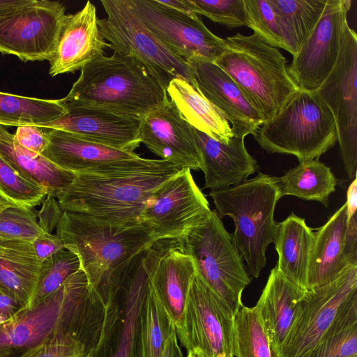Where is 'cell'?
<instances>
[{"mask_svg": "<svg viewBox=\"0 0 357 357\" xmlns=\"http://www.w3.org/2000/svg\"><path fill=\"white\" fill-rule=\"evenodd\" d=\"M56 235L75 254L86 280L89 295L107 308L116 298L144 254L158 239L141 224H119L64 211Z\"/></svg>", "mask_w": 357, "mask_h": 357, "instance_id": "cell-1", "label": "cell"}, {"mask_svg": "<svg viewBox=\"0 0 357 357\" xmlns=\"http://www.w3.org/2000/svg\"><path fill=\"white\" fill-rule=\"evenodd\" d=\"M102 314L79 269L49 296L0 324V357H9L14 349L29 348L59 331L86 342L98 332Z\"/></svg>", "mask_w": 357, "mask_h": 357, "instance_id": "cell-2", "label": "cell"}, {"mask_svg": "<svg viewBox=\"0 0 357 357\" xmlns=\"http://www.w3.org/2000/svg\"><path fill=\"white\" fill-rule=\"evenodd\" d=\"M184 169L168 162L125 173L75 174L57 199L63 211L114 223L137 224L151 196Z\"/></svg>", "mask_w": 357, "mask_h": 357, "instance_id": "cell-3", "label": "cell"}, {"mask_svg": "<svg viewBox=\"0 0 357 357\" xmlns=\"http://www.w3.org/2000/svg\"><path fill=\"white\" fill-rule=\"evenodd\" d=\"M167 93L132 56L114 53L86 65L62 103L97 106L142 119Z\"/></svg>", "mask_w": 357, "mask_h": 357, "instance_id": "cell-4", "label": "cell"}, {"mask_svg": "<svg viewBox=\"0 0 357 357\" xmlns=\"http://www.w3.org/2000/svg\"><path fill=\"white\" fill-rule=\"evenodd\" d=\"M209 196L218 216L233 220L232 236L247 271L251 278H258L266 264V249L278 232V222L274 220L281 198L278 178L259 172L238 185L211 190Z\"/></svg>", "mask_w": 357, "mask_h": 357, "instance_id": "cell-5", "label": "cell"}, {"mask_svg": "<svg viewBox=\"0 0 357 357\" xmlns=\"http://www.w3.org/2000/svg\"><path fill=\"white\" fill-rule=\"evenodd\" d=\"M225 50L214 62L234 81L264 121L272 118L298 90L286 58L256 34L224 39Z\"/></svg>", "mask_w": 357, "mask_h": 357, "instance_id": "cell-6", "label": "cell"}, {"mask_svg": "<svg viewBox=\"0 0 357 357\" xmlns=\"http://www.w3.org/2000/svg\"><path fill=\"white\" fill-rule=\"evenodd\" d=\"M253 136L268 153L293 155L299 162L319 159L337 142L330 109L316 91L301 89Z\"/></svg>", "mask_w": 357, "mask_h": 357, "instance_id": "cell-7", "label": "cell"}, {"mask_svg": "<svg viewBox=\"0 0 357 357\" xmlns=\"http://www.w3.org/2000/svg\"><path fill=\"white\" fill-rule=\"evenodd\" d=\"M175 241L192 257L196 272L236 313L243 305V291L252 278L232 234L215 211Z\"/></svg>", "mask_w": 357, "mask_h": 357, "instance_id": "cell-8", "label": "cell"}, {"mask_svg": "<svg viewBox=\"0 0 357 357\" xmlns=\"http://www.w3.org/2000/svg\"><path fill=\"white\" fill-rule=\"evenodd\" d=\"M107 17L98 20L100 32L114 52L140 61L160 86L181 78L197 89L189 64L142 23L126 0H102Z\"/></svg>", "mask_w": 357, "mask_h": 357, "instance_id": "cell-9", "label": "cell"}, {"mask_svg": "<svg viewBox=\"0 0 357 357\" xmlns=\"http://www.w3.org/2000/svg\"><path fill=\"white\" fill-rule=\"evenodd\" d=\"M235 314L196 272L175 327L177 338L188 351L203 357H234Z\"/></svg>", "mask_w": 357, "mask_h": 357, "instance_id": "cell-10", "label": "cell"}, {"mask_svg": "<svg viewBox=\"0 0 357 357\" xmlns=\"http://www.w3.org/2000/svg\"><path fill=\"white\" fill-rule=\"evenodd\" d=\"M357 36L348 23L336 63L315 91L334 118L341 157L349 179L357 168Z\"/></svg>", "mask_w": 357, "mask_h": 357, "instance_id": "cell-11", "label": "cell"}, {"mask_svg": "<svg viewBox=\"0 0 357 357\" xmlns=\"http://www.w3.org/2000/svg\"><path fill=\"white\" fill-rule=\"evenodd\" d=\"M356 294L357 266H349L326 285L307 290L282 342L280 357H307Z\"/></svg>", "mask_w": 357, "mask_h": 357, "instance_id": "cell-12", "label": "cell"}, {"mask_svg": "<svg viewBox=\"0 0 357 357\" xmlns=\"http://www.w3.org/2000/svg\"><path fill=\"white\" fill-rule=\"evenodd\" d=\"M66 6L59 1L33 0L0 15V53L21 61L50 60L66 18Z\"/></svg>", "mask_w": 357, "mask_h": 357, "instance_id": "cell-13", "label": "cell"}, {"mask_svg": "<svg viewBox=\"0 0 357 357\" xmlns=\"http://www.w3.org/2000/svg\"><path fill=\"white\" fill-rule=\"evenodd\" d=\"M145 26L188 62H215L225 50L224 39L213 33L198 15L184 14L158 0H126Z\"/></svg>", "mask_w": 357, "mask_h": 357, "instance_id": "cell-14", "label": "cell"}, {"mask_svg": "<svg viewBox=\"0 0 357 357\" xmlns=\"http://www.w3.org/2000/svg\"><path fill=\"white\" fill-rule=\"evenodd\" d=\"M190 171L184 169L146 202L140 223L150 228L158 241H176L212 211Z\"/></svg>", "mask_w": 357, "mask_h": 357, "instance_id": "cell-15", "label": "cell"}, {"mask_svg": "<svg viewBox=\"0 0 357 357\" xmlns=\"http://www.w3.org/2000/svg\"><path fill=\"white\" fill-rule=\"evenodd\" d=\"M351 4L350 0H327L319 22L287 66L298 89L315 91L334 68Z\"/></svg>", "mask_w": 357, "mask_h": 357, "instance_id": "cell-16", "label": "cell"}, {"mask_svg": "<svg viewBox=\"0 0 357 357\" xmlns=\"http://www.w3.org/2000/svg\"><path fill=\"white\" fill-rule=\"evenodd\" d=\"M48 145L42 155L75 174H118L152 169L168 162L98 144L59 129L43 128Z\"/></svg>", "mask_w": 357, "mask_h": 357, "instance_id": "cell-17", "label": "cell"}, {"mask_svg": "<svg viewBox=\"0 0 357 357\" xmlns=\"http://www.w3.org/2000/svg\"><path fill=\"white\" fill-rule=\"evenodd\" d=\"M139 140L163 160L190 170H202L193 127L168 98L141 119Z\"/></svg>", "mask_w": 357, "mask_h": 357, "instance_id": "cell-18", "label": "cell"}, {"mask_svg": "<svg viewBox=\"0 0 357 357\" xmlns=\"http://www.w3.org/2000/svg\"><path fill=\"white\" fill-rule=\"evenodd\" d=\"M62 104L66 111L64 115L37 127L65 130L89 141L129 152H135L139 146L140 119L97 106Z\"/></svg>", "mask_w": 357, "mask_h": 357, "instance_id": "cell-19", "label": "cell"}, {"mask_svg": "<svg viewBox=\"0 0 357 357\" xmlns=\"http://www.w3.org/2000/svg\"><path fill=\"white\" fill-rule=\"evenodd\" d=\"M188 63L197 89L227 120L233 136L253 135L264 119L230 76L214 62L191 61Z\"/></svg>", "mask_w": 357, "mask_h": 357, "instance_id": "cell-20", "label": "cell"}, {"mask_svg": "<svg viewBox=\"0 0 357 357\" xmlns=\"http://www.w3.org/2000/svg\"><path fill=\"white\" fill-rule=\"evenodd\" d=\"M98 20L96 6L89 1L80 10L66 15L55 53L48 61L50 76L81 70L103 55L109 43Z\"/></svg>", "mask_w": 357, "mask_h": 357, "instance_id": "cell-21", "label": "cell"}, {"mask_svg": "<svg viewBox=\"0 0 357 357\" xmlns=\"http://www.w3.org/2000/svg\"><path fill=\"white\" fill-rule=\"evenodd\" d=\"M195 273L192 257L175 241H162L149 273V281L175 327L183 315L190 282Z\"/></svg>", "mask_w": 357, "mask_h": 357, "instance_id": "cell-22", "label": "cell"}, {"mask_svg": "<svg viewBox=\"0 0 357 357\" xmlns=\"http://www.w3.org/2000/svg\"><path fill=\"white\" fill-rule=\"evenodd\" d=\"M193 130L202 157L205 188L211 191L238 185L257 171V162L248 152L245 138L233 136L225 144Z\"/></svg>", "mask_w": 357, "mask_h": 357, "instance_id": "cell-23", "label": "cell"}, {"mask_svg": "<svg viewBox=\"0 0 357 357\" xmlns=\"http://www.w3.org/2000/svg\"><path fill=\"white\" fill-rule=\"evenodd\" d=\"M347 225L344 203L324 225L314 231L307 290L333 282L350 266L345 252Z\"/></svg>", "mask_w": 357, "mask_h": 357, "instance_id": "cell-24", "label": "cell"}, {"mask_svg": "<svg viewBox=\"0 0 357 357\" xmlns=\"http://www.w3.org/2000/svg\"><path fill=\"white\" fill-rule=\"evenodd\" d=\"M306 291L287 280L275 266L271 269L255 306L261 317L271 345L279 354L298 303Z\"/></svg>", "mask_w": 357, "mask_h": 357, "instance_id": "cell-25", "label": "cell"}, {"mask_svg": "<svg viewBox=\"0 0 357 357\" xmlns=\"http://www.w3.org/2000/svg\"><path fill=\"white\" fill-rule=\"evenodd\" d=\"M40 266L31 242L0 238V289L14 298L20 310L31 306Z\"/></svg>", "mask_w": 357, "mask_h": 357, "instance_id": "cell-26", "label": "cell"}, {"mask_svg": "<svg viewBox=\"0 0 357 357\" xmlns=\"http://www.w3.org/2000/svg\"><path fill=\"white\" fill-rule=\"evenodd\" d=\"M313 240V229L294 213L278 222L273 243L278 255L275 267L287 280L305 289Z\"/></svg>", "mask_w": 357, "mask_h": 357, "instance_id": "cell-27", "label": "cell"}, {"mask_svg": "<svg viewBox=\"0 0 357 357\" xmlns=\"http://www.w3.org/2000/svg\"><path fill=\"white\" fill-rule=\"evenodd\" d=\"M0 155L15 169L45 188L47 195L56 199L75 178L74 173L66 171L42 155L21 146L14 135L3 125H0Z\"/></svg>", "mask_w": 357, "mask_h": 357, "instance_id": "cell-28", "label": "cell"}, {"mask_svg": "<svg viewBox=\"0 0 357 357\" xmlns=\"http://www.w3.org/2000/svg\"><path fill=\"white\" fill-rule=\"evenodd\" d=\"M166 91L194 128L225 144L233 137L230 124L225 116L188 82L175 78L169 82Z\"/></svg>", "mask_w": 357, "mask_h": 357, "instance_id": "cell-29", "label": "cell"}, {"mask_svg": "<svg viewBox=\"0 0 357 357\" xmlns=\"http://www.w3.org/2000/svg\"><path fill=\"white\" fill-rule=\"evenodd\" d=\"M158 253L155 248L149 249L126 281L128 285L123 317L114 349L109 357H132L149 272Z\"/></svg>", "mask_w": 357, "mask_h": 357, "instance_id": "cell-30", "label": "cell"}, {"mask_svg": "<svg viewBox=\"0 0 357 357\" xmlns=\"http://www.w3.org/2000/svg\"><path fill=\"white\" fill-rule=\"evenodd\" d=\"M281 198L291 195L317 201L328 206L329 196L335 191L337 180L330 167L319 159L300 162L281 177H277Z\"/></svg>", "mask_w": 357, "mask_h": 357, "instance_id": "cell-31", "label": "cell"}, {"mask_svg": "<svg viewBox=\"0 0 357 357\" xmlns=\"http://www.w3.org/2000/svg\"><path fill=\"white\" fill-rule=\"evenodd\" d=\"M174 330L175 326L158 300L149 275L138 321V357H162L167 339Z\"/></svg>", "mask_w": 357, "mask_h": 357, "instance_id": "cell-32", "label": "cell"}, {"mask_svg": "<svg viewBox=\"0 0 357 357\" xmlns=\"http://www.w3.org/2000/svg\"><path fill=\"white\" fill-rule=\"evenodd\" d=\"M61 99H42L0 91V125L38 126L66 114Z\"/></svg>", "mask_w": 357, "mask_h": 357, "instance_id": "cell-33", "label": "cell"}, {"mask_svg": "<svg viewBox=\"0 0 357 357\" xmlns=\"http://www.w3.org/2000/svg\"><path fill=\"white\" fill-rule=\"evenodd\" d=\"M357 355V294L344 305L307 357H351Z\"/></svg>", "mask_w": 357, "mask_h": 357, "instance_id": "cell-34", "label": "cell"}, {"mask_svg": "<svg viewBox=\"0 0 357 357\" xmlns=\"http://www.w3.org/2000/svg\"><path fill=\"white\" fill-rule=\"evenodd\" d=\"M234 356L280 357L271 345L256 306L242 305L235 314Z\"/></svg>", "mask_w": 357, "mask_h": 357, "instance_id": "cell-35", "label": "cell"}, {"mask_svg": "<svg viewBox=\"0 0 357 357\" xmlns=\"http://www.w3.org/2000/svg\"><path fill=\"white\" fill-rule=\"evenodd\" d=\"M269 1L276 10L297 52L319 22L327 0H269Z\"/></svg>", "mask_w": 357, "mask_h": 357, "instance_id": "cell-36", "label": "cell"}, {"mask_svg": "<svg viewBox=\"0 0 357 357\" xmlns=\"http://www.w3.org/2000/svg\"><path fill=\"white\" fill-rule=\"evenodd\" d=\"M248 25L265 43L282 48L294 56L296 50L287 31L269 0H245Z\"/></svg>", "mask_w": 357, "mask_h": 357, "instance_id": "cell-37", "label": "cell"}, {"mask_svg": "<svg viewBox=\"0 0 357 357\" xmlns=\"http://www.w3.org/2000/svg\"><path fill=\"white\" fill-rule=\"evenodd\" d=\"M47 195L45 188L0 155V199L12 206L33 209L42 204Z\"/></svg>", "mask_w": 357, "mask_h": 357, "instance_id": "cell-38", "label": "cell"}, {"mask_svg": "<svg viewBox=\"0 0 357 357\" xmlns=\"http://www.w3.org/2000/svg\"><path fill=\"white\" fill-rule=\"evenodd\" d=\"M79 269L77 256L66 248L42 261L37 287L30 307L56 291Z\"/></svg>", "mask_w": 357, "mask_h": 357, "instance_id": "cell-39", "label": "cell"}, {"mask_svg": "<svg viewBox=\"0 0 357 357\" xmlns=\"http://www.w3.org/2000/svg\"><path fill=\"white\" fill-rule=\"evenodd\" d=\"M42 232L33 208L10 205L0 211L1 239L32 242Z\"/></svg>", "mask_w": 357, "mask_h": 357, "instance_id": "cell-40", "label": "cell"}, {"mask_svg": "<svg viewBox=\"0 0 357 357\" xmlns=\"http://www.w3.org/2000/svg\"><path fill=\"white\" fill-rule=\"evenodd\" d=\"M194 12L227 28L248 25L245 0H190Z\"/></svg>", "mask_w": 357, "mask_h": 357, "instance_id": "cell-41", "label": "cell"}, {"mask_svg": "<svg viewBox=\"0 0 357 357\" xmlns=\"http://www.w3.org/2000/svg\"><path fill=\"white\" fill-rule=\"evenodd\" d=\"M20 357H88L85 345L72 333L59 331L27 348Z\"/></svg>", "mask_w": 357, "mask_h": 357, "instance_id": "cell-42", "label": "cell"}, {"mask_svg": "<svg viewBox=\"0 0 357 357\" xmlns=\"http://www.w3.org/2000/svg\"><path fill=\"white\" fill-rule=\"evenodd\" d=\"M14 137L25 149L42 155L48 145V138L44 129L35 126H18Z\"/></svg>", "mask_w": 357, "mask_h": 357, "instance_id": "cell-43", "label": "cell"}, {"mask_svg": "<svg viewBox=\"0 0 357 357\" xmlns=\"http://www.w3.org/2000/svg\"><path fill=\"white\" fill-rule=\"evenodd\" d=\"M40 211L38 212V225L43 231L52 234L56 228L63 213L58 199L47 195Z\"/></svg>", "mask_w": 357, "mask_h": 357, "instance_id": "cell-44", "label": "cell"}, {"mask_svg": "<svg viewBox=\"0 0 357 357\" xmlns=\"http://www.w3.org/2000/svg\"><path fill=\"white\" fill-rule=\"evenodd\" d=\"M38 260L42 262L55 252L64 248L61 239L56 235L43 231L31 242Z\"/></svg>", "mask_w": 357, "mask_h": 357, "instance_id": "cell-45", "label": "cell"}, {"mask_svg": "<svg viewBox=\"0 0 357 357\" xmlns=\"http://www.w3.org/2000/svg\"><path fill=\"white\" fill-rule=\"evenodd\" d=\"M347 222L345 237L347 260L350 266H357V214Z\"/></svg>", "mask_w": 357, "mask_h": 357, "instance_id": "cell-46", "label": "cell"}, {"mask_svg": "<svg viewBox=\"0 0 357 357\" xmlns=\"http://www.w3.org/2000/svg\"><path fill=\"white\" fill-rule=\"evenodd\" d=\"M20 309V303L14 298L0 289V324L13 317Z\"/></svg>", "mask_w": 357, "mask_h": 357, "instance_id": "cell-47", "label": "cell"}, {"mask_svg": "<svg viewBox=\"0 0 357 357\" xmlns=\"http://www.w3.org/2000/svg\"><path fill=\"white\" fill-rule=\"evenodd\" d=\"M347 221L356 215L357 211V180L354 178L350 183L347 193Z\"/></svg>", "mask_w": 357, "mask_h": 357, "instance_id": "cell-48", "label": "cell"}, {"mask_svg": "<svg viewBox=\"0 0 357 357\" xmlns=\"http://www.w3.org/2000/svg\"><path fill=\"white\" fill-rule=\"evenodd\" d=\"M162 357H183L175 330L167 339Z\"/></svg>", "mask_w": 357, "mask_h": 357, "instance_id": "cell-49", "label": "cell"}, {"mask_svg": "<svg viewBox=\"0 0 357 357\" xmlns=\"http://www.w3.org/2000/svg\"><path fill=\"white\" fill-rule=\"evenodd\" d=\"M162 4L174 9L177 11L190 15H197L194 12L190 0H169L161 1L158 0Z\"/></svg>", "mask_w": 357, "mask_h": 357, "instance_id": "cell-50", "label": "cell"}, {"mask_svg": "<svg viewBox=\"0 0 357 357\" xmlns=\"http://www.w3.org/2000/svg\"><path fill=\"white\" fill-rule=\"evenodd\" d=\"M33 1V0H0V15L10 13Z\"/></svg>", "mask_w": 357, "mask_h": 357, "instance_id": "cell-51", "label": "cell"}, {"mask_svg": "<svg viewBox=\"0 0 357 357\" xmlns=\"http://www.w3.org/2000/svg\"><path fill=\"white\" fill-rule=\"evenodd\" d=\"M187 357H203V356L197 351H188Z\"/></svg>", "mask_w": 357, "mask_h": 357, "instance_id": "cell-52", "label": "cell"}, {"mask_svg": "<svg viewBox=\"0 0 357 357\" xmlns=\"http://www.w3.org/2000/svg\"><path fill=\"white\" fill-rule=\"evenodd\" d=\"M8 206H10V205L9 204H8L7 202H6L5 201L0 199V211Z\"/></svg>", "mask_w": 357, "mask_h": 357, "instance_id": "cell-53", "label": "cell"}, {"mask_svg": "<svg viewBox=\"0 0 357 357\" xmlns=\"http://www.w3.org/2000/svg\"><path fill=\"white\" fill-rule=\"evenodd\" d=\"M351 357H357V355H356V356H351Z\"/></svg>", "mask_w": 357, "mask_h": 357, "instance_id": "cell-54", "label": "cell"}]
</instances>
